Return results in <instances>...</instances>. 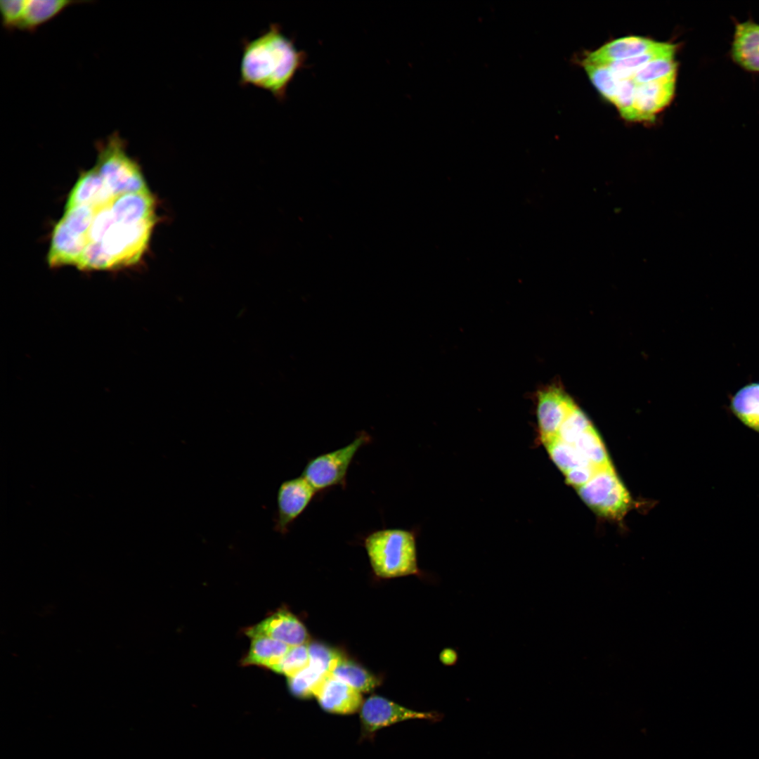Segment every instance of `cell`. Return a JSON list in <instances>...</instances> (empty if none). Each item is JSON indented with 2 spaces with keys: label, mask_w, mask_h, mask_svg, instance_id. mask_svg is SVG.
Here are the masks:
<instances>
[{
  "label": "cell",
  "mask_w": 759,
  "mask_h": 759,
  "mask_svg": "<svg viewBox=\"0 0 759 759\" xmlns=\"http://www.w3.org/2000/svg\"><path fill=\"white\" fill-rule=\"evenodd\" d=\"M318 492L302 476L284 481L276 497L274 529L287 533L294 521L305 511Z\"/></svg>",
  "instance_id": "8"
},
{
  "label": "cell",
  "mask_w": 759,
  "mask_h": 759,
  "mask_svg": "<svg viewBox=\"0 0 759 759\" xmlns=\"http://www.w3.org/2000/svg\"><path fill=\"white\" fill-rule=\"evenodd\" d=\"M576 406L569 396L559 388H546L538 394L537 418L543 444L557 436L563 423Z\"/></svg>",
  "instance_id": "9"
},
{
  "label": "cell",
  "mask_w": 759,
  "mask_h": 759,
  "mask_svg": "<svg viewBox=\"0 0 759 759\" xmlns=\"http://www.w3.org/2000/svg\"><path fill=\"white\" fill-rule=\"evenodd\" d=\"M148 190L117 196L110 205L115 223L124 225L155 220V203Z\"/></svg>",
  "instance_id": "14"
},
{
  "label": "cell",
  "mask_w": 759,
  "mask_h": 759,
  "mask_svg": "<svg viewBox=\"0 0 759 759\" xmlns=\"http://www.w3.org/2000/svg\"><path fill=\"white\" fill-rule=\"evenodd\" d=\"M730 407L741 422L759 433V382L739 389L732 397Z\"/></svg>",
  "instance_id": "19"
},
{
  "label": "cell",
  "mask_w": 759,
  "mask_h": 759,
  "mask_svg": "<svg viewBox=\"0 0 759 759\" xmlns=\"http://www.w3.org/2000/svg\"><path fill=\"white\" fill-rule=\"evenodd\" d=\"M544 445L552 460L564 474L576 468L593 467L571 444L557 437Z\"/></svg>",
  "instance_id": "24"
},
{
  "label": "cell",
  "mask_w": 759,
  "mask_h": 759,
  "mask_svg": "<svg viewBox=\"0 0 759 759\" xmlns=\"http://www.w3.org/2000/svg\"><path fill=\"white\" fill-rule=\"evenodd\" d=\"M155 220L124 225L113 223L94 244L102 252L108 270L136 263L145 252Z\"/></svg>",
  "instance_id": "4"
},
{
  "label": "cell",
  "mask_w": 759,
  "mask_h": 759,
  "mask_svg": "<svg viewBox=\"0 0 759 759\" xmlns=\"http://www.w3.org/2000/svg\"><path fill=\"white\" fill-rule=\"evenodd\" d=\"M306 52L296 47L280 25L271 23L257 37L242 39L238 83L265 90L283 101L289 85L306 66Z\"/></svg>",
  "instance_id": "1"
},
{
  "label": "cell",
  "mask_w": 759,
  "mask_h": 759,
  "mask_svg": "<svg viewBox=\"0 0 759 759\" xmlns=\"http://www.w3.org/2000/svg\"><path fill=\"white\" fill-rule=\"evenodd\" d=\"M676 45L670 43L659 42L650 51L625 60L615 61L607 65L617 79L631 78L645 64L663 58H675Z\"/></svg>",
  "instance_id": "21"
},
{
  "label": "cell",
  "mask_w": 759,
  "mask_h": 759,
  "mask_svg": "<svg viewBox=\"0 0 759 759\" xmlns=\"http://www.w3.org/2000/svg\"><path fill=\"white\" fill-rule=\"evenodd\" d=\"M87 245V235L72 227L61 218L55 226L52 233L48 254L49 266H77Z\"/></svg>",
  "instance_id": "12"
},
{
  "label": "cell",
  "mask_w": 759,
  "mask_h": 759,
  "mask_svg": "<svg viewBox=\"0 0 759 759\" xmlns=\"http://www.w3.org/2000/svg\"><path fill=\"white\" fill-rule=\"evenodd\" d=\"M114 198L93 167L80 176L68 195L65 210L82 205L98 208L110 204Z\"/></svg>",
  "instance_id": "16"
},
{
  "label": "cell",
  "mask_w": 759,
  "mask_h": 759,
  "mask_svg": "<svg viewBox=\"0 0 759 759\" xmlns=\"http://www.w3.org/2000/svg\"><path fill=\"white\" fill-rule=\"evenodd\" d=\"M676 75L636 84L632 105V122H652L656 115L672 100Z\"/></svg>",
  "instance_id": "10"
},
{
  "label": "cell",
  "mask_w": 759,
  "mask_h": 759,
  "mask_svg": "<svg viewBox=\"0 0 759 759\" xmlns=\"http://www.w3.org/2000/svg\"><path fill=\"white\" fill-rule=\"evenodd\" d=\"M245 634L250 638L267 637L290 647L308 644L309 635L301 622L286 610L276 611L248 628Z\"/></svg>",
  "instance_id": "11"
},
{
  "label": "cell",
  "mask_w": 759,
  "mask_h": 759,
  "mask_svg": "<svg viewBox=\"0 0 759 759\" xmlns=\"http://www.w3.org/2000/svg\"><path fill=\"white\" fill-rule=\"evenodd\" d=\"M363 545L375 573L394 578L419 571L416 536L413 530L389 528L375 530L363 538Z\"/></svg>",
  "instance_id": "2"
},
{
  "label": "cell",
  "mask_w": 759,
  "mask_h": 759,
  "mask_svg": "<svg viewBox=\"0 0 759 759\" xmlns=\"http://www.w3.org/2000/svg\"><path fill=\"white\" fill-rule=\"evenodd\" d=\"M659 44V41L642 37H625L611 41L590 53L583 63L609 65L615 61L643 54Z\"/></svg>",
  "instance_id": "15"
},
{
  "label": "cell",
  "mask_w": 759,
  "mask_h": 759,
  "mask_svg": "<svg viewBox=\"0 0 759 759\" xmlns=\"http://www.w3.org/2000/svg\"><path fill=\"white\" fill-rule=\"evenodd\" d=\"M371 437L361 432L347 445L310 458L301 476L318 493L335 486L345 487L349 468L358 451L370 442Z\"/></svg>",
  "instance_id": "5"
},
{
  "label": "cell",
  "mask_w": 759,
  "mask_h": 759,
  "mask_svg": "<svg viewBox=\"0 0 759 759\" xmlns=\"http://www.w3.org/2000/svg\"><path fill=\"white\" fill-rule=\"evenodd\" d=\"M353 689L361 692L372 690L379 680L358 664L343 658L330 674Z\"/></svg>",
  "instance_id": "23"
},
{
  "label": "cell",
  "mask_w": 759,
  "mask_h": 759,
  "mask_svg": "<svg viewBox=\"0 0 759 759\" xmlns=\"http://www.w3.org/2000/svg\"><path fill=\"white\" fill-rule=\"evenodd\" d=\"M249 649L243 658L242 664L258 666L272 670L290 649L287 644L267 637L251 638Z\"/></svg>",
  "instance_id": "18"
},
{
  "label": "cell",
  "mask_w": 759,
  "mask_h": 759,
  "mask_svg": "<svg viewBox=\"0 0 759 759\" xmlns=\"http://www.w3.org/2000/svg\"><path fill=\"white\" fill-rule=\"evenodd\" d=\"M79 1L70 0H27L20 30L34 31L51 20L67 7Z\"/></svg>",
  "instance_id": "20"
},
{
  "label": "cell",
  "mask_w": 759,
  "mask_h": 759,
  "mask_svg": "<svg viewBox=\"0 0 759 759\" xmlns=\"http://www.w3.org/2000/svg\"><path fill=\"white\" fill-rule=\"evenodd\" d=\"M308 644L290 647L280 662L271 670L288 677L306 668L309 664Z\"/></svg>",
  "instance_id": "29"
},
{
  "label": "cell",
  "mask_w": 759,
  "mask_h": 759,
  "mask_svg": "<svg viewBox=\"0 0 759 759\" xmlns=\"http://www.w3.org/2000/svg\"><path fill=\"white\" fill-rule=\"evenodd\" d=\"M677 68L674 58L656 59L643 65L630 79L636 84L647 83L676 75Z\"/></svg>",
  "instance_id": "28"
},
{
  "label": "cell",
  "mask_w": 759,
  "mask_h": 759,
  "mask_svg": "<svg viewBox=\"0 0 759 759\" xmlns=\"http://www.w3.org/2000/svg\"><path fill=\"white\" fill-rule=\"evenodd\" d=\"M309 666L325 675H330L344 658L337 651L318 642L308 644Z\"/></svg>",
  "instance_id": "27"
},
{
  "label": "cell",
  "mask_w": 759,
  "mask_h": 759,
  "mask_svg": "<svg viewBox=\"0 0 759 759\" xmlns=\"http://www.w3.org/2000/svg\"><path fill=\"white\" fill-rule=\"evenodd\" d=\"M360 709L361 728L365 737H372L382 728L408 720L423 719L434 722L442 718L437 712L414 711L379 696L367 699Z\"/></svg>",
  "instance_id": "7"
},
{
  "label": "cell",
  "mask_w": 759,
  "mask_h": 759,
  "mask_svg": "<svg viewBox=\"0 0 759 759\" xmlns=\"http://www.w3.org/2000/svg\"><path fill=\"white\" fill-rule=\"evenodd\" d=\"M583 66L594 86L609 101L614 103L619 80L607 65L583 63Z\"/></svg>",
  "instance_id": "26"
},
{
  "label": "cell",
  "mask_w": 759,
  "mask_h": 759,
  "mask_svg": "<svg viewBox=\"0 0 759 759\" xmlns=\"http://www.w3.org/2000/svg\"><path fill=\"white\" fill-rule=\"evenodd\" d=\"M568 443L596 469L612 467L605 447L592 425Z\"/></svg>",
  "instance_id": "22"
},
{
  "label": "cell",
  "mask_w": 759,
  "mask_h": 759,
  "mask_svg": "<svg viewBox=\"0 0 759 759\" xmlns=\"http://www.w3.org/2000/svg\"><path fill=\"white\" fill-rule=\"evenodd\" d=\"M327 675H329L322 673L309 664L299 672L287 677L289 690L293 696L298 698L315 696Z\"/></svg>",
  "instance_id": "25"
},
{
  "label": "cell",
  "mask_w": 759,
  "mask_h": 759,
  "mask_svg": "<svg viewBox=\"0 0 759 759\" xmlns=\"http://www.w3.org/2000/svg\"><path fill=\"white\" fill-rule=\"evenodd\" d=\"M315 696L325 711L334 714L353 713L363 704L359 692L331 675L326 677Z\"/></svg>",
  "instance_id": "13"
},
{
  "label": "cell",
  "mask_w": 759,
  "mask_h": 759,
  "mask_svg": "<svg viewBox=\"0 0 759 759\" xmlns=\"http://www.w3.org/2000/svg\"><path fill=\"white\" fill-rule=\"evenodd\" d=\"M591 426L592 424L588 417L576 406L563 423L556 437L566 443H571L578 436Z\"/></svg>",
  "instance_id": "30"
},
{
  "label": "cell",
  "mask_w": 759,
  "mask_h": 759,
  "mask_svg": "<svg viewBox=\"0 0 759 759\" xmlns=\"http://www.w3.org/2000/svg\"><path fill=\"white\" fill-rule=\"evenodd\" d=\"M581 498L595 511L612 518L621 517L630 505V496L613 467L597 469L577 488Z\"/></svg>",
  "instance_id": "6"
},
{
  "label": "cell",
  "mask_w": 759,
  "mask_h": 759,
  "mask_svg": "<svg viewBox=\"0 0 759 759\" xmlns=\"http://www.w3.org/2000/svg\"><path fill=\"white\" fill-rule=\"evenodd\" d=\"M27 0L0 1L1 23L6 29H19L23 21Z\"/></svg>",
  "instance_id": "32"
},
{
  "label": "cell",
  "mask_w": 759,
  "mask_h": 759,
  "mask_svg": "<svg viewBox=\"0 0 759 759\" xmlns=\"http://www.w3.org/2000/svg\"><path fill=\"white\" fill-rule=\"evenodd\" d=\"M732 56L742 67L759 72V25L750 21L737 24Z\"/></svg>",
  "instance_id": "17"
},
{
  "label": "cell",
  "mask_w": 759,
  "mask_h": 759,
  "mask_svg": "<svg viewBox=\"0 0 759 759\" xmlns=\"http://www.w3.org/2000/svg\"><path fill=\"white\" fill-rule=\"evenodd\" d=\"M618 80V91L613 104L623 119L632 122V105L636 84L630 78Z\"/></svg>",
  "instance_id": "31"
},
{
  "label": "cell",
  "mask_w": 759,
  "mask_h": 759,
  "mask_svg": "<svg viewBox=\"0 0 759 759\" xmlns=\"http://www.w3.org/2000/svg\"><path fill=\"white\" fill-rule=\"evenodd\" d=\"M95 168L114 197L148 190L139 166L126 154L124 141L117 133L99 145Z\"/></svg>",
  "instance_id": "3"
}]
</instances>
